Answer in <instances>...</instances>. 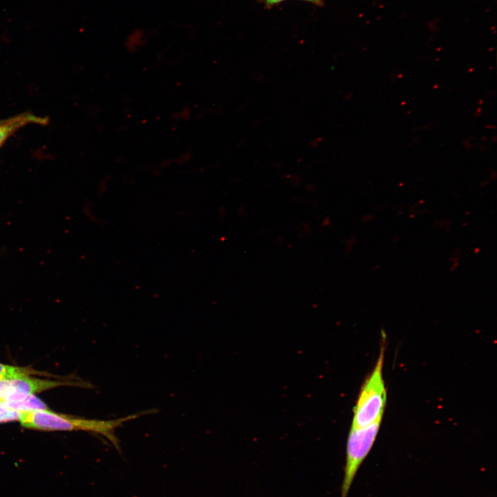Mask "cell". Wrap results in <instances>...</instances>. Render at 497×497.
I'll return each instance as SVG.
<instances>
[{"label":"cell","instance_id":"2","mask_svg":"<svg viewBox=\"0 0 497 497\" xmlns=\"http://www.w3.org/2000/svg\"><path fill=\"white\" fill-rule=\"evenodd\" d=\"M383 362L384 346H382L376 364L360 389L353 409L351 427H364L382 419L387 402Z\"/></svg>","mask_w":497,"mask_h":497},{"label":"cell","instance_id":"5","mask_svg":"<svg viewBox=\"0 0 497 497\" xmlns=\"http://www.w3.org/2000/svg\"><path fill=\"white\" fill-rule=\"evenodd\" d=\"M45 118L25 113L0 121V146L15 130L30 124H45Z\"/></svg>","mask_w":497,"mask_h":497},{"label":"cell","instance_id":"8","mask_svg":"<svg viewBox=\"0 0 497 497\" xmlns=\"http://www.w3.org/2000/svg\"><path fill=\"white\" fill-rule=\"evenodd\" d=\"M21 414V412L8 408L3 402L0 401V422L19 421Z\"/></svg>","mask_w":497,"mask_h":497},{"label":"cell","instance_id":"6","mask_svg":"<svg viewBox=\"0 0 497 497\" xmlns=\"http://www.w3.org/2000/svg\"><path fill=\"white\" fill-rule=\"evenodd\" d=\"M4 405L8 408L19 412L48 409L46 404L35 395L30 396L20 401L4 403Z\"/></svg>","mask_w":497,"mask_h":497},{"label":"cell","instance_id":"7","mask_svg":"<svg viewBox=\"0 0 497 497\" xmlns=\"http://www.w3.org/2000/svg\"><path fill=\"white\" fill-rule=\"evenodd\" d=\"M39 373V372L30 367H17L0 363V380Z\"/></svg>","mask_w":497,"mask_h":497},{"label":"cell","instance_id":"1","mask_svg":"<svg viewBox=\"0 0 497 497\" xmlns=\"http://www.w3.org/2000/svg\"><path fill=\"white\" fill-rule=\"evenodd\" d=\"M155 412L148 410L114 420L86 419L59 414L48 409L21 412L20 422L24 427L42 431H86L100 434L119 449V440L114 431L128 420Z\"/></svg>","mask_w":497,"mask_h":497},{"label":"cell","instance_id":"4","mask_svg":"<svg viewBox=\"0 0 497 497\" xmlns=\"http://www.w3.org/2000/svg\"><path fill=\"white\" fill-rule=\"evenodd\" d=\"M77 382H61L32 378L30 376L0 380V401L4 403L20 401L35 393Z\"/></svg>","mask_w":497,"mask_h":497},{"label":"cell","instance_id":"3","mask_svg":"<svg viewBox=\"0 0 497 497\" xmlns=\"http://www.w3.org/2000/svg\"><path fill=\"white\" fill-rule=\"evenodd\" d=\"M381 422L378 420L364 427H351L347 442L340 497L348 496L358 469L374 445Z\"/></svg>","mask_w":497,"mask_h":497},{"label":"cell","instance_id":"9","mask_svg":"<svg viewBox=\"0 0 497 497\" xmlns=\"http://www.w3.org/2000/svg\"><path fill=\"white\" fill-rule=\"evenodd\" d=\"M284 1H285V0H260V2L263 3L267 7L273 6L275 5L279 4L280 3H281ZM302 1H307L309 3H311L313 4L318 6L323 5L322 0H302Z\"/></svg>","mask_w":497,"mask_h":497}]
</instances>
